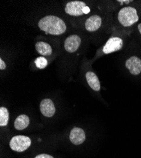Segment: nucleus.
<instances>
[{
	"label": "nucleus",
	"instance_id": "nucleus-1",
	"mask_svg": "<svg viewBox=\"0 0 141 158\" xmlns=\"http://www.w3.org/2000/svg\"><path fill=\"white\" fill-rule=\"evenodd\" d=\"M38 26L43 31L55 35L63 34L67 29L65 22L54 15H48L43 17L38 22Z\"/></svg>",
	"mask_w": 141,
	"mask_h": 158
},
{
	"label": "nucleus",
	"instance_id": "nucleus-2",
	"mask_svg": "<svg viewBox=\"0 0 141 158\" xmlns=\"http://www.w3.org/2000/svg\"><path fill=\"white\" fill-rule=\"evenodd\" d=\"M139 18L135 8L131 6H126L122 8L118 14V20L123 27H131L137 22Z\"/></svg>",
	"mask_w": 141,
	"mask_h": 158
},
{
	"label": "nucleus",
	"instance_id": "nucleus-3",
	"mask_svg": "<svg viewBox=\"0 0 141 158\" xmlns=\"http://www.w3.org/2000/svg\"><path fill=\"white\" fill-rule=\"evenodd\" d=\"M31 145V140L25 135H16L10 142V147L14 151L21 152L27 150Z\"/></svg>",
	"mask_w": 141,
	"mask_h": 158
},
{
	"label": "nucleus",
	"instance_id": "nucleus-4",
	"mask_svg": "<svg viewBox=\"0 0 141 158\" xmlns=\"http://www.w3.org/2000/svg\"><path fill=\"white\" fill-rule=\"evenodd\" d=\"M85 6V4L83 2L73 1L68 2L65 8V11L67 14L71 16H82L83 14H84L83 9Z\"/></svg>",
	"mask_w": 141,
	"mask_h": 158
},
{
	"label": "nucleus",
	"instance_id": "nucleus-5",
	"mask_svg": "<svg viewBox=\"0 0 141 158\" xmlns=\"http://www.w3.org/2000/svg\"><path fill=\"white\" fill-rule=\"evenodd\" d=\"M123 40L118 37H110L102 48V52L105 54H110L113 52L120 50L123 47Z\"/></svg>",
	"mask_w": 141,
	"mask_h": 158
},
{
	"label": "nucleus",
	"instance_id": "nucleus-6",
	"mask_svg": "<svg viewBox=\"0 0 141 158\" xmlns=\"http://www.w3.org/2000/svg\"><path fill=\"white\" fill-rule=\"evenodd\" d=\"M81 44V39L77 35H71L68 36L64 43V48L65 50L72 53L79 49Z\"/></svg>",
	"mask_w": 141,
	"mask_h": 158
},
{
	"label": "nucleus",
	"instance_id": "nucleus-7",
	"mask_svg": "<svg viewBox=\"0 0 141 158\" xmlns=\"http://www.w3.org/2000/svg\"><path fill=\"white\" fill-rule=\"evenodd\" d=\"M125 67L132 75H138L141 73V60L137 56H132L126 60Z\"/></svg>",
	"mask_w": 141,
	"mask_h": 158
},
{
	"label": "nucleus",
	"instance_id": "nucleus-8",
	"mask_svg": "<svg viewBox=\"0 0 141 158\" xmlns=\"http://www.w3.org/2000/svg\"><path fill=\"white\" fill-rule=\"evenodd\" d=\"M41 113L46 117H52L56 111L53 102L50 99H44L40 103Z\"/></svg>",
	"mask_w": 141,
	"mask_h": 158
},
{
	"label": "nucleus",
	"instance_id": "nucleus-9",
	"mask_svg": "<svg viewBox=\"0 0 141 158\" xmlns=\"http://www.w3.org/2000/svg\"><path fill=\"white\" fill-rule=\"evenodd\" d=\"M85 140V134L83 129L74 127L70 131V140L75 145L82 144Z\"/></svg>",
	"mask_w": 141,
	"mask_h": 158
},
{
	"label": "nucleus",
	"instance_id": "nucleus-10",
	"mask_svg": "<svg viewBox=\"0 0 141 158\" xmlns=\"http://www.w3.org/2000/svg\"><path fill=\"white\" fill-rule=\"evenodd\" d=\"M102 19L99 15H93L87 19L85 23V27L89 32H95L101 26Z\"/></svg>",
	"mask_w": 141,
	"mask_h": 158
},
{
	"label": "nucleus",
	"instance_id": "nucleus-11",
	"mask_svg": "<svg viewBox=\"0 0 141 158\" xmlns=\"http://www.w3.org/2000/svg\"><path fill=\"white\" fill-rule=\"evenodd\" d=\"M85 78L87 82L90 86V87L95 90V91H99L101 89V84L100 81L97 76L95 74V73L93 72H88L86 73Z\"/></svg>",
	"mask_w": 141,
	"mask_h": 158
},
{
	"label": "nucleus",
	"instance_id": "nucleus-12",
	"mask_svg": "<svg viewBox=\"0 0 141 158\" xmlns=\"http://www.w3.org/2000/svg\"><path fill=\"white\" fill-rule=\"evenodd\" d=\"M35 49L39 54L44 56H50L52 54V48L47 43L43 41L38 42L35 44Z\"/></svg>",
	"mask_w": 141,
	"mask_h": 158
},
{
	"label": "nucleus",
	"instance_id": "nucleus-13",
	"mask_svg": "<svg viewBox=\"0 0 141 158\" xmlns=\"http://www.w3.org/2000/svg\"><path fill=\"white\" fill-rule=\"evenodd\" d=\"M30 123V120L26 114H21L19 116L14 122V127L18 130H22L26 128Z\"/></svg>",
	"mask_w": 141,
	"mask_h": 158
},
{
	"label": "nucleus",
	"instance_id": "nucleus-14",
	"mask_svg": "<svg viewBox=\"0 0 141 158\" xmlns=\"http://www.w3.org/2000/svg\"><path fill=\"white\" fill-rule=\"evenodd\" d=\"M9 120V112L5 107L0 108V126H6Z\"/></svg>",
	"mask_w": 141,
	"mask_h": 158
},
{
	"label": "nucleus",
	"instance_id": "nucleus-15",
	"mask_svg": "<svg viewBox=\"0 0 141 158\" xmlns=\"http://www.w3.org/2000/svg\"><path fill=\"white\" fill-rule=\"evenodd\" d=\"M35 64L38 69H43L48 65V61L44 57L40 56L35 60Z\"/></svg>",
	"mask_w": 141,
	"mask_h": 158
},
{
	"label": "nucleus",
	"instance_id": "nucleus-16",
	"mask_svg": "<svg viewBox=\"0 0 141 158\" xmlns=\"http://www.w3.org/2000/svg\"><path fill=\"white\" fill-rule=\"evenodd\" d=\"M34 158H54V157L53 156L49 155V154H39V155H37Z\"/></svg>",
	"mask_w": 141,
	"mask_h": 158
},
{
	"label": "nucleus",
	"instance_id": "nucleus-17",
	"mask_svg": "<svg viewBox=\"0 0 141 158\" xmlns=\"http://www.w3.org/2000/svg\"><path fill=\"white\" fill-rule=\"evenodd\" d=\"M6 66L5 63L2 58H0V70H5L6 69Z\"/></svg>",
	"mask_w": 141,
	"mask_h": 158
},
{
	"label": "nucleus",
	"instance_id": "nucleus-18",
	"mask_svg": "<svg viewBox=\"0 0 141 158\" xmlns=\"http://www.w3.org/2000/svg\"><path fill=\"white\" fill-rule=\"evenodd\" d=\"M83 12L85 14H89V12H90V8H89L88 6H85L83 9Z\"/></svg>",
	"mask_w": 141,
	"mask_h": 158
},
{
	"label": "nucleus",
	"instance_id": "nucleus-19",
	"mask_svg": "<svg viewBox=\"0 0 141 158\" xmlns=\"http://www.w3.org/2000/svg\"><path fill=\"white\" fill-rule=\"evenodd\" d=\"M137 28H138V30H139V31L140 34H141V23H139V24L138 25V26H137Z\"/></svg>",
	"mask_w": 141,
	"mask_h": 158
},
{
	"label": "nucleus",
	"instance_id": "nucleus-20",
	"mask_svg": "<svg viewBox=\"0 0 141 158\" xmlns=\"http://www.w3.org/2000/svg\"><path fill=\"white\" fill-rule=\"evenodd\" d=\"M118 2H125V3H130L131 1H118Z\"/></svg>",
	"mask_w": 141,
	"mask_h": 158
}]
</instances>
